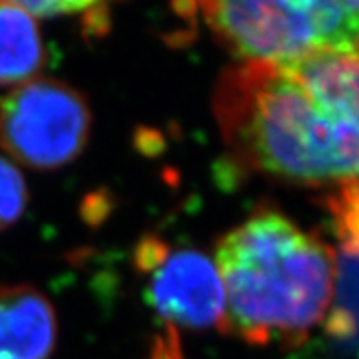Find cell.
Wrapping results in <instances>:
<instances>
[{
	"mask_svg": "<svg viewBox=\"0 0 359 359\" xmlns=\"http://www.w3.org/2000/svg\"><path fill=\"white\" fill-rule=\"evenodd\" d=\"M92 110L79 90L57 79H32L0 97V147L17 163L53 170L81 156Z\"/></svg>",
	"mask_w": 359,
	"mask_h": 359,
	"instance_id": "obj_4",
	"label": "cell"
},
{
	"mask_svg": "<svg viewBox=\"0 0 359 359\" xmlns=\"http://www.w3.org/2000/svg\"><path fill=\"white\" fill-rule=\"evenodd\" d=\"M110 0H0L32 17H94L95 22L109 8Z\"/></svg>",
	"mask_w": 359,
	"mask_h": 359,
	"instance_id": "obj_9",
	"label": "cell"
},
{
	"mask_svg": "<svg viewBox=\"0 0 359 359\" xmlns=\"http://www.w3.org/2000/svg\"><path fill=\"white\" fill-rule=\"evenodd\" d=\"M46 62L44 41L35 17L15 6L0 4V86H20Z\"/></svg>",
	"mask_w": 359,
	"mask_h": 359,
	"instance_id": "obj_8",
	"label": "cell"
},
{
	"mask_svg": "<svg viewBox=\"0 0 359 359\" xmlns=\"http://www.w3.org/2000/svg\"><path fill=\"white\" fill-rule=\"evenodd\" d=\"M323 323L328 346L359 359V246L354 242L341 241L332 303Z\"/></svg>",
	"mask_w": 359,
	"mask_h": 359,
	"instance_id": "obj_7",
	"label": "cell"
},
{
	"mask_svg": "<svg viewBox=\"0 0 359 359\" xmlns=\"http://www.w3.org/2000/svg\"><path fill=\"white\" fill-rule=\"evenodd\" d=\"M147 301L167 328L224 330L226 295L213 259L194 248L143 236L134 255Z\"/></svg>",
	"mask_w": 359,
	"mask_h": 359,
	"instance_id": "obj_5",
	"label": "cell"
},
{
	"mask_svg": "<svg viewBox=\"0 0 359 359\" xmlns=\"http://www.w3.org/2000/svg\"><path fill=\"white\" fill-rule=\"evenodd\" d=\"M176 336H178V332L172 330V328H165V334L158 339L152 359H182L180 343Z\"/></svg>",
	"mask_w": 359,
	"mask_h": 359,
	"instance_id": "obj_12",
	"label": "cell"
},
{
	"mask_svg": "<svg viewBox=\"0 0 359 359\" xmlns=\"http://www.w3.org/2000/svg\"><path fill=\"white\" fill-rule=\"evenodd\" d=\"M224 330L250 345H301L330 308L336 253L275 209H260L217 244Z\"/></svg>",
	"mask_w": 359,
	"mask_h": 359,
	"instance_id": "obj_2",
	"label": "cell"
},
{
	"mask_svg": "<svg viewBox=\"0 0 359 359\" xmlns=\"http://www.w3.org/2000/svg\"><path fill=\"white\" fill-rule=\"evenodd\" d=\"M28 205V185L22 172L0 156V233L13 226Z\"/></svg>",
	"mask_w": 359,
	"mask_h": 359,
	"instance_id": "obj_10",
	"label": "cell"
},
{
	"mask_svg": "<svg viewBox=\"0 0 359 359\" xmlns=\"http://www.w3.org/2000/svg\"><path fill=\"white\" fill-rule=\"evenodd\" d=\"M238 61L359 50V0H176Z\"/></svg>",
	"mask_w": 359,
	"mask_h": 359,
	"instance_id": "obj_3",
	"label": "cell"
},
{
	"mask_svg": "<svg viewBox=\"0 0 359 359\" xmlns=\"http://www.w3.org/2000/svg\"><path fill=\"white\" fill-rule=\"evenodd\" d=\"M213 104L244 169L299 185L359 180V50L238 61L218 77Z\"/></svg>",
	"mask_w": 359,
	"mask_h": 359,
	"instance_id": "obj_1",
	"label": "cell"
},
{
	"mask_svg": "<svg viewBox=\"0 0 359 359\" xmlns=\"http://www.w3.org/2000/svg\"><path fill=\"white\" fill-rule=\"evenodd\" d=\"M330 203L341 238L359 246V180L341 185L337 194L332 196Z\"/></svg>",
	"mask_w": 359,
	"mask_h": 359,
	"instance_id": "obj_11",
	"label": "cell"
},
{
	"mask_svg": "<svg viewBox=\"0 0 359 359\" xmlns=\"http://www.w3.org/2000/svg\"><path fill=\"white\" fill-rule=\"evenodd\" d=\"M57 345L52 301L28 284L0 286V359H50Z\"/></svg>",
	"mask_w": 359,
	"mask_h": 359,
	"instance_id": "obj_6",
	"label": "cell"
}]
</instances>
